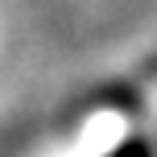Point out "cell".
<instances>
[{
	"mask_svg": "<svg viewBox=\"0 0 157 157\" xmlns=\"http://www.w3.org/2000/svg\"><path fill=\"white\" fill-rule=\"evenodd\" d=\"M112 157H153V149H149L145 141H124V145H120Z\"/></svg>",
	"mask_w": 157,
	"mask_h": 157,
	"instance_id": "1",
	"label": "cell"
}]
</instances>
